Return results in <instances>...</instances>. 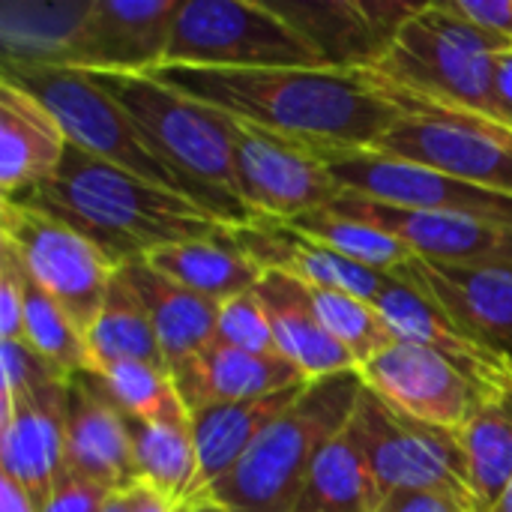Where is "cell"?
<instances>
[{
	"mask_svg": "<svg viewBox=\"0 0 512 512\" xmlns=\"http://www.w3.org/2000/svg\"><path fill=\"white\" fill-rule=\"evenodd\" d=\"M174 90L315 153L372 150L402 117L363 69H195L150 72Z\"/></svg>",
	"mask_w": 512,
	"mask_h": 512,
	"instance_id": "1",
	"label": "cell"
},
{
	"mask_svg": "<svg viewBox=\"0 0 512 512\" xmlns=\"http://www.w3.org/2000/svg\"><path fill=\"white\" fill-rule=\"evenodd\" d=\"M18 204L69 225L117 270L144 261L156 249L213 240L228 231L195 201L99 162L72 144L57 174L21 195Z\"/></svg>",
	"mask_w": 512,
	"mask_h": 512,
	"instance_id": "2",
	"label": "cell"
},
{
	"mask_svg": "<svg viewBox=\"0 0 512 512\" xmlns=\"http://www.w3.org/2000/svg\"><path fill=\"white\" fill-rule=\"evenodd\" d=\"M360 393V372L309 381L294 405L261 432L240 465L204 498L234 512H294L315 459L339 432H345Z\"/></svg>",
	"mask_w": 512,
	"mask_h": 512,
	"instance_id": "3",
	"label": "cell"
},
{
	"mask_svg": "<svg viewBox=\"0 0 512 512\" xmlns=\"http://www.w3.org/2000/svg\"><path fill=\"white\" fill-rule=\"evenodd\" d=\"M0 78L33 93L60 123L66 141L81 153L135 174L153 186L177 192L228 228L255 225L258 219L237 201L210 195L171 168L141 135L135 120L81 69H12L0 66Z\"/></svg>",
	"mask_w": 512,
	"mask_h": 512,
	"instance_id": "4",
	"label": "cell"
},
{
	"mask_svg": "<svg viewBox=\"0 0 512 512\" xmlns=\"http://www.w3.org/2000/svg\"><path fill=\"white\" fill-rule=\"evenodd\" d=\"M363 72L375 90L402 111V117L372 150L438 168L471 186L512 198L510 123L414 93L378 69Z\"/></svg>",
	"mask_w": 512,
	"mask_h": 512,
	"instance_id": "5",
	"label": "cell"
},
{
	"mask_svg": "<svg viewBox=\"0 0 512 512\" xmlns=\"http://www.w3.org/2000/svg\"><path fill=\"white\" fill-rule=\"evenodd\" d=\"M87 75L135 120L141 135L171 168L210 195L243 204L234 189V117L174 90L156 75Z\"/></svg>",
	"mask_w": 512,
	"mask_h": 512,
	"instance_id": "6",
	"label": "cell"
},
{
	"mask_svg": "<svg viewBox=\"0 0 512 512\" xmlns=\"http://www.w3.org/2000/svg\"><path fill=\"white\" fill-rule=\"evenodd\" d=\"M162 66L330 69L270 3L255 0H183Z\"/></svg>",
	"mask_w": 512,
	"mask_h": 512,
	"instance_id": "7",
	"label": "cell"
},
{
	"mask_svg": "<svg viewBox=\"0 0 512 512\" xmlns=\"http://www.w3.org/2000/svg\"><path fill=\"white\" fill-rule=\"evenodd\" d=\"M348 429L363 447L384 498L399 489H429L459 495L480 510L459 432L408 417L366 384Z\"/></svg>",
	"mask_w": 512,
	"mask_h": 512,
	"instance_id": "8",
	"label": "cell"
},
{
	"mask_svg": "<svg viewBox=\"0 0 512 512\" xmlns=\"http://www.w3.org/2000/svg\"><path fill=\"white\" fill-rule=\"evenodd\" d=\"M3 240H9L30 279L87 336L96 324L117 267L78 231L18 201L0 204Z\"/></svg>",
	"mask_w": 512,
	"mask_h": 512,
	"instance_id": "9",
	"label": "cell"
},
{
	"mask_svg": "<svg viewBox=\"0 0 512 512\" xmlns=\"http://www.w3.org/2000/svg\"><path fill=\"white\" fill-rule=\"evenodd\" d=\"M318 159L351 195L405 210L462 213L512 225V198L471 186L438 168L381 150H327L318 153Z\"/></svg>",
	"mask_w": 512,
	"mask_h": 512,
	"instance_id": "10",
	"label": "cell"
},
{
	"mask_svg": "<svg viewBox=\"0 0 512 512\" xmlns=\"http://www.w3.org/2000/svg\"><path fill=\"white\" fill-rule=\"evenodd\" d=\"M234 189L258 222H288L327 210L345 195L315 150L237 123Z\"/></svg>",
	"mask_w": 512,
	"mask_h": 512,
	"instance_id": "11",
	"label": "cell"
},
{
	"mask_svg": "<svg viewBox=\"0 0 512 512\" xmlns=\"http://www.w3.org/2000/svg\"><path fill=\"white\" fill-rule=\"evenodd\" d=\"M420 9L402 24L375 69L414 93L498 120L492 93L495 57H480L450 42L420 18Z\"/></svg>",
	"mask_w": 512,
	"mask_h": 512,
	"instance_id": "12",
	"label": "cell"
},
{
	"mask_svg": "<svg viewBox=\"0 0 512 512\" xmlns=\"http://www.w3.org/2000/svg\"><path fill=\"white\" fill-rule=\"evenodd\" d=\"M372 306L384 315L396 339L423 345L441 354L450 366H456L474 384L483 405L512 393L510 360L486 342H480L474 333H468L447 309H441L417 285L390 276Z\"/></svg>",
	"mask_w": 512,
	"mask_h": 512,
	"instance_id": "13",
	"label": "cell"
},
{
	"mask_svg": "<svg viewBox=\"0 0 512 512\" xmlns=\"http://www.w3.org/2000/svg\"><path fill=\"white\" fill-rule=\"evenodd\" d=\"M330 69H375L423 3L396 0H279L270 3Z\"/></svg>",
	"mask_w": 512,
	"mask_h": 512,
	"instance_id": "14",
	"label": "cell"
},
{
	"mask_svg": "<svg viewBox=\"0 0 512 512\" xmlns=\"http://www.w3.org/2000/svg\"><path fill=\"white\" fill-rule=\"evenodd\" d=\"M327 210L369 222L399 237L417 258L438 264H512V225L462 216V213H426L378 204L345 192Z\"/></svg>",
	"mask_w": 512,
	"mask_h": 512,
	"instance_id": "15",
	"label": "cell"
},
{
	"mask_svg": "<svg viewBox=\"0 0 512 512\" xmlns=\"http://www.w3.org/2000/svg\"><path fill=\"white\" fill-rule=\"evenodd\" d=\"M357 372L381 399L438 429L459 432L483 405L474 384L456 366L414 342L396 339Z\"/></svg>",
	"mask_w": 512,
	"mask_h": 512,
	"instance_id": "16",
	"label": "cell"
},
{
	"mask_svg": "<svg viewBox=\"0 0 512 512\" xmlns=\"http://www.w3.org/2000/svg\"><path fill=\"white\" fill-rule=\"evenodd\" d=\"M393 276L426 291L468 333L512 363V264H438L411 258Z\"/></svg>",
	"mask_w": 512,
	"mask_h": 512,
	"instance_id": "17",
	"label": "cell"
},
{
	"mask_svg": "<svg viewBox=\"0 0 512 512\" xmlns=\"http://www.w3.org/2000/svg\"><path fill=\"white\" fill-rule=\"evenodd\" d=\"M66 468L84 474L108 492H129L141 483L129 420L96 372L69 378Z\"/></svg>",
	"mask_w": 512,
	"mask_h": 512,
	"instance_id": "18",
	"label": "cell"
},
{
	"mask_svg": "<svg viewBox=\"0 0 512 512\" xmlns=\"http://www.w3.org/2000/svg\"><path fill=\"white\" fill-rule=\"evenodd\" d=\"M183 0H93L84 30L81 72H156L171 45Z\"/></svg>",
	"mask_w": 512,
	"mask_h": 512,
	"instance_id": "19",
	"label": "cell"
},
{
	"mask_svg": "<svg viewBox=\"0 0 512 512\" xmlns=\"http://www.w3.org/2000/svg\"><path fill=\"white\" fill-rule=\"evenodd\" d=\"M66 384H48L15 399L0 423V474L18 483L42 510L66 465Z\"/></svg>",
	"mask_w": 512,
	"mask_h": 512,
	"instance_id": "20",
	"label": "cell"
},
{
	"mask_svg": "<svg viewBox=\"0 0 512 512\" xmlns=\"http://www.w3.org/2000/svg\"><path fill=\"white\" fill-rule=\"evenodd\" d=\"M228 234H231L234 246L261 273H285L309 288L345 291L366 303H375V297L381 294V288L390 279V273L354 264L282 222L237 225V228H228Z\"/></svg>",
	"mask_w": 512,
	"mask_h": 512,
	"instance_id": "21",
	"label": "cell"
},
{
	"mask_svg": "<svg viewBox=\"0 0 512 512\" xmlns=\"http://www.w3.org/2000/svg\"><path fill=\"white\" fill-rule=\"evenodd\" d=\"M171 378L189 414L210 405L252 402L309 384V378L291 360L279 354L240 351L219 339L204 345L189 360L177 363L171 369Z\"/></svg>",
	"mask_w": 512,
	"mask_h": 512,
	"instance_id": "22",
	"label": "cell"
},
{
	"mask_svg": "<svg viewBox=\"0 0 512 512\" xmlns=\"http://www.w3.org/2000/svg\"><path fill=\"white\" fill-rule=\"evenodd\" d=\"M57 117L27 90L0 78V195L18 201L51 180L66 156Z\"/></svg>",
	"mask_w": 512,
	"mask_h": 512,
	"instance_id": "23",
	"label": "cell"
},
{
	"mask_svg": "<svg viewBox=\"0 0 512 512\" xmlns=\"http://www.w3.org/2000/svg\"><path fill=\"white\" fill-rule=\"evenodd\" d=\"M93 0H3L0 48L12 69H78Z\"/></svg>",
	"mask_w": 512,
	"mask_h": 512,
	"instance_id": "24",
	"label": "cell"
},
{
	"mask_svg": "<svg viewBox=\"0 0 512 512\" xmlns=\"http://www.w3.org/2000/svg\"><path fill=\"white\" fill-rule=\"evenodd\" d=\"M255 294L264 303L279 354L291 360L309 381L339 372H357L351 354L321 324L309 285L285 273H264L255 285Z\"/></svg>",
	"mask_w": 512,
	"mask_h": 512,
	"instance_id": "25",
	"label": "cell"
},
{
	"mask_svg": "<svg viewBox=\"0 0 512 512\" xmlns=\"http://www.w3.org/2000/svg\"><path fill=\"white\" fill-rule=\"evenodd\" d=\"M303 387L273 393L264 399H252V402L210 405V408L189 414L195 453H198V465H201V498L240 465V459L261 438V432L285 408L294 405V399L303 393Z\"/></svg>",
	"mask_w": 512,
	"mask_h": 512,
	"instance_id": "26",
	"label": "cell"
},
{
	"mask_svg": "<svg viewBox=\"0 0 512 512\" xmlns=\"http://www.w3.org/2000/svg\"><path fill=\"white\" fill-rule=\"evenodd\" d=\"M123 276L132 282L138 297L144 300L165 366L174 369L177 363L198 354L204 345L216 339L219 324V303H210L183 285L171 282L159 270H153L147 261H132L120 267Z\"/></svg>",
	"mask_w": 512,
	"mask_h": 512,
	"instance_id": "27",
	"label": "cell"
},
{
	"mask_svg": "<svg viewBox=\"0 0 512 512\" xmlns=\"http://www.w3.org/2000/svg\"><path fill=\"white\" fill-rule=\"evenodd\" d=\"M153 270L168 276L171 282L183 285L186 291L210 300L225 303L246 291H255L261 282V270L234 246L231 234H219L213 240H189L177 246L156 249L144 258Z\"/></svg>",
	"mask_w": 512,
	"mask_h": 512,
	"instance_id": "28",
	"label": "cell"
},
{
	"mask_svg": "<svg viewBox=\"0 0 512 512\" xmlns=\"http://www.w3.org/2000/svg\"><path fill=\"white\" fill-rule=\"evenodd\" d=\"M384 492L363 447L345 426L315 459L294 512H378Z\"/></svg>",
	"mask_w": 512,
	"mask_h": 512,
	"instance_id": "29",
	"label": "cell"
},
{
	"mask_svg": "<svg viewBox=\"0 0 512 512\" xmlns=\"http://www.w3.org/2000/svg\"><path fill=\"white\" fill-rule=\"evenodd\" d=\"M129 420L132 453L141 483L171 504L201 501V465L195 453L192 423H144Z\"/></svg>",
	"mask_w": 512,
	"mask_h": 512,
	"instance_id": "30",
	"label": "cell"
},
{
	"mask_svg": "<svg viewBox=\"0 0 512 512\" xmlns=\"http://www.w3.org/2000/svg\"><path fill=\"white\" fill-rule=\"evenodd\" d=\"M87 348L93 357V372L126 360L165 366L150 312L138 297V291L132 288V282L123 276V270H117L111 279L102 312L87 333Z\"/></svg>",
	"mask_w": 512,
	"mask_h": 512,
	"instance_id": "31",
	"label": "cell"
},
{
	"mask_svg": "<svg viewBox=\"0 0 512 512\" xmlns=\"http://www.w3.org/2000/svg\"><path fill=\"white\" fill-rule=\"evenodd\" d=\"M468 456L471 489L480 510L489 512L512 480V393L486 402L459 429Z\"/></svg>",
	"mask_w": 512,
	"mask_h": 512,
	"instance_id": "32",
	"label": "cell"
},
{
	"mask_svg": "<svg viewBox=\"0 0 512 512\" xmlns=\"http://www.w3.org/2000/svg\"><path fill=\"white\" fill-rule=\"evenodd\" d=\"M294 231H300L303 237L333 249L336 255L363 264L369 270H381V273H396L399 267H405L411 258H417L399 237H393L384 228H375L369 222L351 219V216H339L333 210H315L297 219L282 222Z\"/></svg>",
	"mask_w": 512,
	"mask_h": 512,
	"instance_id": "33",
	"label": "cell"
},
{
	"mask_svg": "<svg viewBox=\"0 0 512 512\" xmlns=\"http://www.w3.org/2000/svg\"><path fill=\"white\" fill-rule=\"evenodd\" d=\"M111 399L132 420L144 423H189V411L177 393L171 369L153 363H111L96 372Z\"/></svg>",
	"mask_w": 512,
	"mask_h": 512,
	"instance_id": "34",
	"label": "cell"
},
{
	"mask_svg": "<svg viewBox=\"0 0 512 512\" xmlns=\"http://www.w3.org/2000/svg\"><path fill=\"white\" fill-rule=\"evenodd\" d=\"M309 291L321 324L351 354L357 369L372 363L381 351H387L396 342L390 324L372 303L330 288H309Z\"/></svg>",
	"mask_w": 512,
	"mask_h": 512,
	"instance_id": "35",
	"label": "cell"
},
{
	"mask_svg": "<svg viewBox=\"0 0 512 512\" xmlns=\"http://www.w3.org/2000/svg\"><path fill=\"white\" fill-rule=\"evenodd\" d=\"M24 342H30L42 357L60 366L69 378L93 372V357L87 336L72 324V318L30 279L24 294Z\"/></svg>",
	"mask_w": 512,
	"mask_h": 512,
	"instance_id": "36",
	"label": "cell"
},
{
	"mask_svg": "<svg viewBox=\"0 0 512 512\" xmlns=\"http://www.w3.org/2000/svg\"><path fill=\"white\" fill-rule=\"evenodd\" d=\"M0 366H3V402H0V423L12 417L15 399L48 387V384H66L69 375L54 366L48 357H42L30 342L24 339H0Z\"/></svg>",
	"mask_w": 512,
	"mask_h": 512,
	"instance_id": "37",
	"label": "cell"
},
{
	"mask_svg": "<svg viewBox=\"0 0 512 512\" xmlns=\"http://www.w3.org/2000/svg\"><path fill=\"white\" fill-rule=\"evenodd\" d=\"M216 339L252 351V354H279L270 318L264 312V303L258 300L255 291H246L240 297H231L219 306V324H216ZM282 357V354H279Z\"/></svg>",
	"mask_w": 512,
	"mask_h": 512,
	"instance_id": "38",
	"label": "cell"
},
{
	"mask_svg": "<svg viewBox=\"0 0 512 512\" xmlns=\"http://www.w3.org/2000/svg\"><path fill=\"white\" fill-rule=\"evenodd\" d=\"M24 294L27 267L18 249L0 237V339L24 336Z\"/></svg>",
	"mask_w": 512,
	"mask_h": 512,
	"instance_id": "39",
	"label": "cell"
},
{
	"mask_svg": "<svg viewBox=\"0 0 512 512\" xmlns=\"http://www.w3.org/2000/svg\"><path fill=\"white\" fill-rule=\"evenodd\" d=\"M111 495L114 492H108L105 486H99V483L87 480L84 474L63 465L45 507L39 512H102Z\"/></svg>",
	"mask_w": 512,
	"mask_h": 512,
	"instance_id": "40",
	"label": "cell"
},
{
	"mask_svg": "<svg viewBox=\"0 0 512 512\" xmlns=\"http://www.w3.org/2000/svg\"><path fill=\"white\" fill-rule=\"evenodd\" d=\"M378 512H480L459 495L429 492V489H399L390 492Z\"/></svg>",
	"mask_w": 512,
	"mask_h": 512,
	"instance_id": "41",
	"label": "cell"
},
{
	"mask_svg": "<svg viewBox=\"0 0 512 512\" xmlns=\"http://www.w3.org/2000/svg\"><path fill=\"white\" fill-rule=\"evenodd\" d=\"M450 6L471 24L512 42V0H450Z\"/></svg>",
	"mask_w": 512,
	"mask_h": 512,
	"instance_id": "42",
	"label": "cell"
},
{
	"mask_svg": "<svg viewBox=\"0 0 512 512\" xmlns=\"http://www.w3.org/2000/svg\"><path fill=\"white\" fill-rule=\"evenodd\" d=\"M492 93H495V114H498V120L512 126V51L495 57Z\"/></svg>",
	"mask_w": 512,
	"mask_h": 512,
	"instance_id": "43",
	"label": "cell"
},
{
	"mask_svg": "<svg viewBox=\"0 0 512 512\" xmlns=\"http://www.w3.org/2000/svg\"><path fill=\"white\" fill-rule=\"evenodd\" d=\"M129 504H132V512H192V504H171L147 483H138L129 489Z\"/></svg>",
	"mask_w": 512,
	"mask_h": 512,
	"instance_id": "44",
	"label": "cell"
},
{
	"mask_svg": "<svg viewBox=\"0 0 512 512\" xmlns=\"http://www.w3.org/2000/svg\"><path fill=\"white\" fill-rule=\"evenodd\" d=\"M0 512H39V507L18 483L0 474Z\"/></svg>",
	"mask_w": 512,
	"mask_h": 512,
	"instance_id": "45",
	"label": "cell"
},
{
	"mask_svg": "<svg viewBox=\"0 0 512 512\" xmlns=\"http://www.w3.org/2000/svg\"><path fill=\"white\" fill-rule=\"evenodd\" d=\"M102 512H132V504H129V492H114L105 504Z\"/></svg>",
	"mask_w": 512,
	"mask_h": 512,
	"instance_id": "46",
	"label": "cell"
},
{
	"mask_svg": "<svg viewBox=\"0 0 512 512\" xmlns=\"http://www.w3.org/2000/svg\"><path fill=\"white\" fill-rule=\"evenodd\" d=\"M192 512H234V510H228L225 504H219V501H213V498H201V501H195V504H192Z\"/></svg>",
	"mask_w": 512,
	"mask_h": 512,
	"instance_id": "47",
	"label": "cell"
},
{
	"mask_svg": "<svg viewBox=\"0 0 512 512\" xmlns=\"http://www.w3.org/2000/svg\"><path fill=\"white\" fill-rule=\"evenodd\" d=\"M489 512H512V480H510V486L504 489V495L495 501V507Z\"/></svg>",
	"mask_w": 512,
	"mask_h": 512,
	"instance_id": "48",
	"label": "cell"
}]
</instances>
